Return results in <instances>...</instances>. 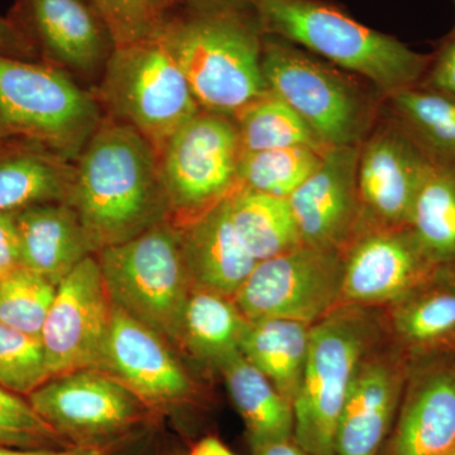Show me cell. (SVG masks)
<instances>
[{"mask_svg":"<svg viewBox=\"0 0 455 455\" xmlns=\"http://www.w3.org/2000/svg\"><path fill=\"white\" fill-rule=\"evenodd\" d=\"M158 38L205 112L235 116L269 92L266 33L245 0H171Z\"/></svg>","mask_w":455,"mask_h":455,"instance_id":"1","label":"cell"},{"mask_svg":"<svg viewBox=\"0 0 455 455\" xmlns=\"http://www.w3.org/2000/svg\"><path fill=\"white\" fill-rule=\"evenodd\" d=\"M68 204L97 252L170 220L157 149L130 125L104 116L75 161Z\"/></svg>","mask_w":455,"mask_h":455,"instance_id":"2","label":"cell"},{"mask_svg":"<svg viewBox=\"0 0 455 455\" xmlns=\"http://www.w3.org/2000/svg\"><path fill=\"white\" fill-rule=\"evenodd\" d=\"M266 35L283 38L372 84L383 97L419 85L431 55L362 25L328 0H245Z\"/></svg>","mask_w":455,"mask_h":455,"instance_id":"3","label":"cell"},{"mask_svg":"<svg viewBox=\"0 0 455 455\" xmlns=\"http://www.w3.org/2000/svg\"><path fill=\"white\" fill-rule=\"evenodd\" d=\"M103 118L92 90L70 74L0 53V140L40 143L75 163Z\"/></svg>","mask_w":455,"mask_h":455,"instance_id":"4","label":"cell"},{"mask_svg":"<svg viewBox=\"0 0 455 455\" xmlns=\"http://www.w3.org/2000/svg\"><path fill=\"white\" fill-rule=\"evenodd\" d=\"M110 299L167 343L181 341L191 280L181 229L164 220L123 243L97 252Z\"/></svg>","mask_w":455,"mask_h":455,"instance_id":"5","label":"cell"},{"mask_svg":"<svg viewBox=\"0 0 455 455\" xmlns=\"http://www.w3.org/2000/svg\"><path fill=\"white\" fill-rule=\"evenodd\" d=\"M92 90L104 116L130 125L158 152L202 110L157 36L116 46Z\"/></svg>","mask_w":455,"mask_h":455,"instance_id":"6","label":"cell"},{"mask_svg":"<svg viewBox=\"0 0 455 455\" xmlns=\"http://www.w3.org/2000/svg\"><path fill=\"white\" fill-rule=\"evenodd\" d=\"M262 71L268 90L307 123L326 147L359 146L376 108L357 83L291 42L266 35Z\"/></svg>","mask_w":455,"mask_h":455,"instance_id":"7","label":"cell"},{"mask_svg":"<svg viewBox=\"0 0 455 455\" xmlns=\"http://www.w3.org/2000/svg\"><path fill=\"white\" fill-rule=\"evenodd\" d=\"M373 338L372 323L355 309L331 311L311 326L307 366L292 403L293 438L307 455H337L341 410Z\"/></svg>","mask_w":455,"mask_h":455,"instance_id":"8","label":"cell"},{"mask_svg":"<svg viewBox=\"0 0 455 455\" xmlns=\"http://www.w3.org/2000/svg\"><path fill=\"white\" fill-rule=\"evenodd\" d=\"M243 152L233 116L200 110L179 128L158 152L170 220L184 226L238 190Z\"/></svg>","mask_w":455,"mask_h":455,"instance_id":"9","label":"cell"},{"mask_svg":"<svg viewBox=\"0 0 455 455\" xmlns=\"http://www.w3.org/2000/svg\"><path fill=\"white\" fill-rule=\"evenodd\" d=\"M73 447L101 448L142 427L148 407L112 374L89 368L52 377L27 396Z\"/></svg>","mask_w":455,"mask_h":455,"instance_id":"10","label":"cell"},{"mask_svg":"<svg viewBox=\"0 0 455 455\" xmlns=\"http://www.w3.org/2000/svg\"><path fill=\"white\" fill-rule=\"evenodd\" d=\"M343 277L340 251L301 244L259 260L235 304L248 322L280 317L311 324L333 311L343 295Z\"/></svg>","mask_w":455,"mask_h":455,"instance_id":"11","label":"cell"},{"mask_svg":"<svg viewBox=\"0 0 455 455\" xmlns=\"http://www.w3.org/2000/svg\"><path fill=\"white\" fill-rule=\"evenodd\" d=\"M7 17L41 61L90 89L116 47L109 26L90 0H14Z\"/></svg>","mask_w":455,"mask_h":455,"instance_id":"12","label":"cell"},{"mask_svg":"<svg viewBox=\"0 0 455 455\" xmlns=\"http://www.w3.org/2000/svg\"><path fill=\"white\" fill-rule=\"evenodd\" d=\"M113 301L95 254L57 284L41 344L50 379L100 366Z\"/></svg>","mask_w":455,"mask_h":455,"instance_id":"13","label":"cell"},{"mask_svg":"<svg viewBox=\"0 0 455 455\" xmlns=\"http://www.w3.org/2000/svg\"><path fill=\"white\" fill-rule=\"evenodd\" d=\"M433 164L391 114L374 123L359 146L361 220L366 218L371 229L407 227L416 194Z\"/></svg>","mask_w":455,"mask_h":455,"instance_id":"14","label":"cell"},{"mask_svg":"<svg viewBox=\"0 0 455 455\" xmlns=\"http://www.w3.org/2000/svg\"><path fill=\"white\" fill-rule=\"evenodd\" d=\"M99 370L112 374L147 407H170L191 392V382L167 341L113 304Z\"/></svg>","mask_w":455,"mask_h":455,"instance_id":"15","label":"cell"},{"mask_svg":"<svg viewBox=\"0 0 455 455\" xmlns=\"http://www.w3.org/2000/svg\"><path fill=\"white\" fill-rule=\"evenodd\" d=\"M359 146L326 148L315 172L287 199L302 244L340 251L355 235L361 223Z\"/></svg>","mask_w":455,"mask_h":455,"instance_id":"16","label":"cell"},{"mask_svg":"<svg viewBox=\"0 0 455 455\" xmlns=\"http://www.w3.org/2000/svg\"><path fill=\"white\" fill-rule=\"evenodd\" d=\"M433 266L409 228L368 230L344 259L341 298L357 304L401 300Z\"/></svg>","mask_w":455,"mask_h":455,"instance_id":"17","label":"cell"},{"mask_svg":"<svg viewBox=\"0 0 455 455\" xmlns=\"http://www.w3.org/2000/svg\"><path fill=\"white\" fill-rule=\"evenodd\" d=\"M180 229L194 286L235 298L259 262L236 235L230 218L229 196Z\"/></svg>","mask_w":455,"mask_h":455,"instance_id":"18","label":"cell"},{"mask_svg":"<svg viewBox=\"0 0 455 455\" xmlns=\"http://www.w3.org/2000/svg\"><path fill=\"white\" fill-rule=\"evenodd\" d=\"M401 373L385 358L359 364L338 424L337 455H377L401 395Z\"/></svg>","mask_w":455,"mask_h":455,"instance_id":"19","label":"cell"},{"mask_svg":"<svg viewBox=\"0 0 455 455\" xmlns=\"http://www.w3.org/2000/svg\"><path fill=\"white\" fill-rule=\"evenodd\" d=\"M20 267L59 284L83 259L97 253L68 203L29 206L16 212Z\"/></svg>","mask_w":455,"mask_h":455,"instance_id":"20","label":"cell"},{"mask_svg":"<svg viewBox=\"0 0 455 455\" xmlns=\"http://www.w3.org/2000/svg\"><path fill=\"white\" fill-rule=\"evenodd\" d=\"M75 163L31 140H0V212L68 203Z\"/></svg>","mask_w":455,"mask_h":455,"instance_id":"21","label":"cell"},{"mask_svg":"<svg viewBox=\"0 0 455 455\" xmlns=\"http://www.w3.org/2000/svg\"><path fill=\"white\" fill-rule=\"evenodd\" d=\"M454 448L455 374L431 371L409 392L388 455H442Z\"/></svg>","mask_w":455,"mask_h":455,"instance_id":"22","label":"cell"},{"mask_svg":"<svg viewBox=\"0 0 455 455\" xmlns=\"http://www.w3.org/2000/svg\"><path fill=\"white\" fill-rule=\"evenodd\" d=\"M227 388L243 419L252 449L293 436L292 403L267 377L236 352L220 362Z\"/></svg>","mask_w":455,"mask_h":455,"instance_id":"23","label":"cell"},{"mask_svg":"<svg viewBox=\"0 0 455 455\" xmlns=\"http://www.w3.org/2000/svg\"><path fill=\"white\" fill-rule=\"evenodd\" d=\"M310 331L307 323L271 317L248 322L241 341L242 355L291 403L301 387Z\"/></svg>","mask_w":455,"mask_h":455,"instance_id":"24","label":"cell"},{"mask_svg":"<svg viewBox=\"0 0 455 455\" xmlns=\"http://www.w3.org/2000/svg\"><path fill=\"white\" fill-rule=\"evenodd\" d=\"M229 209L236 235L257 262L302 244L287 199L239 188L229 196Z\"/></svg>","mask_w":455,"mask_h":455,"instance_id":"25","label":"cell"},{"mask_svg":"<svg viewBox=\"0 0 455 455\" xmlns=\"http://www.w3.org/2000/svg\"><path fill=\"white\" fill-rule=\"evenodd\" d=\"M390 114L434 164H455V98L411 86L388 95Z\"/></svg>","mask_w":455,"mask_h":455,"instance_id":"26","label":"cell"},{"mask_svg":"<svg viewBox=\"0 0 455 455\" xmlns=\"http://www.w3.org/2000/svg\"><path fill=\"white\" fill-rule=\"evenodd\" d=\"M248 320L228 296L194 286L182 320L181 341L200 358L220 364L241 352Z\"/></svg>","mask_w":455,"mask_h":455,"instance_id":"27","label":"cell"},{"mask_svg":"<svg viewBox=\"0 0 455 455\" xmlns=\"http://www.w3.org/2000/svg\"><path fill=\"white\" fill-rule=\"evenodd\" d=\"M407 228L434 266L455 263V164L431 166Z\"/></svg>","mask_w":455,"mask_h":455,"instance_id":"28","label":"cell"},{"mask_svg":"<svg viewBox=\"0 0 455 455\" xmlns=\"http://www.w3.org/2000/svg\"><path fill=\"white\" fill-rule=\"evenodd\" d=\"M244 152L309 147L325 151L328 147L307 123L283 99L268 92L235 116Z\"/></svg>","mask_w":455,"mask_h":455,"instance_id":"29","label":"cell"},{"mask_svg":"<svg viewBox=\"0 0 455 455\" xmlns=\"http://www.w3.org/2000/svg\"><path fill=\"white\" fill-rule=\"evenodd\" d=\"M325 151L309 147H291L243 152L239 166V187L289 199L315 172Z\"/></svg>","mask_w":455,"mask_h":455,"instance_id":"30","label":"cell"},{"mask_svg":"<svg viewBox=\"0 0 455 455\" xmlns=\"http://www.w3.org/2000/svg\"><path fill=\"white\" fill-rule=\"evenodd\" d=\"M434 284L398 300L394 325L414 346H430L455 337V283Z\"/></svg>","mask_w":455,"mask_h":455,"instance_id":"31","label":"cell"},{"mask_svg":"<svg viewBox=\"0 0 455 455\" xmlns=\"http://www.w3.org/2000/svg\"><path fill=\"white\" fill-rule=\"evenodd\" d=\"M57 284L25 267L0 278V323L40 339Z\"/></svg>","mask_w":455,"mask_h":455,"instance_id":"32","label":"cell"},{"mask_svg":"<svg viewBox=\"0 0 455 455\" xmlns=\"http://www.w3.org/2000/svg\"><path fill=\"white\" fill-rule=\"evenodd\" d=\"M47 379L41 340L0 323V386L28 396Z\"/></svg>","mask_w":455,"mask_h":455,"instance_id":"33","label":"cell"},{"mask_svg":"<svg viewBox=\"0 0 455 455\" xmlns=\"http://www.w3.org/2000/svg\"><path fill=\"white\" fill-rule=\"evenodd\" d=\"M0 438L9 447L70 448L33 410L28 400L0 386Z\"/></svg>","mask_w":455,"mask_h":455,"instance_id":"34","label":"cell"},{"mask_svg":"<svg viewBox=\"0 0 455 455\" xmlns=\"http://www.w3.org/2000/svg\"><path fill=\"white\" fill-rule=\"evenodd\" d=\"M104 17L116 46L157 35L171 0H90Z\"/></svg>","mask_w":455,"mask_h":455,"instance_id":"35","label":"cell"},{"mask_svg":"<svg viewBox=\"0 0 455 455\" xmlns=\"http://www.w3.org/2000/svg\"><path fill=\"white\" fill-rule=\"evenodd\" d=\"M419 85L455 98V35H449L431 55L429 68Z\"/></svg>","mask_w":455,"mask_h":455,"instance_id":"36","label":"cell"},{"mask_svg":"<svg viewBox=\"0 0 455 455\" xmlns=\"http://www.w3.org/2000/svg\"><path fill=\"white\" fill-rule=\"evenodd\" d=\"M20 267L16 212H0V278Z\"/></svg>","mask_w":455,"mask_h":455,"instance_id":"37","label":"cell"},{"mask_svg":"<svg viewBox=\"0 0 455 455\" xmlns=\"http://www.w3.org/2000/svg\"><path fill=\"white\" fill-rule=\"evenodd\" d=\"M0 53L23 60H40L31 44L26 40L8 17L0 16Z\"/></svg>","mask_w":455,"mask_h":455,"instance_id":"38","label":"cell"},{"mask_svg":"<svg viewBox=\"0 0 455 455\" xmlns=\"http://www.w3.org/2000/svg\"><path fill=\"white\" fill-rule=\"evenodd\" d=\"M88 455H154L151 436L140 427L130 435L116 440L106 447L95 449Z\"/></svg>","mask_w":455,"mask_h":455,"instance_id":"39","label":"cell"},{"mask_svg":"<svg viewBox=\"0 0 455 455\" xmlns=\"http://www.w3.org/2000/svg\"><path fill=\"white\" fill-rule=\"evenodd\" d=\"M98 448H16L0 445V455H88Z\"/></svg>","mask_w":455,"mask_h":455,"instance_id":"40","label":"cell"},{"mask_svg":"<svg viewBox=\"0 0 455 455\" xmlns=\"http://www.w3.org/2000/svg\"><path fill=\"white\" fill-rule=\"evenodd\" d=\"M254 455H307L298 443L289 440H278V442L268 443L262 447L254 449Z\"/></svg>","mask_w":455,"mask_h":455,"instance_id":"41","label":"cell"},{"mask_svg":"<svg viewBox=\"0 0 455 455\" xmlns=\"http://www.w3.org/2000/svg\"><path fill=\"white\" fill-rule=\"evenodd\" d=\"M188 455H235L217 438H204L191 448Z\"/></svg>","mask_w":455,"mask_h":455,"instance_id":"42","label":"cell"},{"mask_svg":"<svg viewBox=\"0 0 455 455\" xmlns=\"http://www.w3.org/2000/svg\"><path fill=\"white\" fill-rule=\"evenodd\" d=\"M442 455H455V448L451 449V451H447V453Z\"/></svg>","mask_w":455,"mask_h":455,"instance_id":"43","label":"cell"},{"mask_svg":"<svg viewBox=\"0 0 455 455\" xmlns=\"http://www.w3.org/2000/svg\"><path fill=\"white\" fill-rule=\"evenodd\" d=\"M0 445H7V443L4 442L2 438H0ZM9 447V445H7Z\"/></svg>","mask_w":455,"mask_h":455,"instance_id":"44","label":"cell"},{"mask_svg":"<svg viewBox=\"0 0 455 455\" xmlns=\"http://www.w3.org/2000/svg\"><path fill=\"white\" fill-rule=\"evenodd\" d=\"M454 5H455V0H454ZM449 35H451V36L455 35V23H454L453 29H451V32L449 33Z\"/></svg>","mask_w":455,"mask_h":455,"instance_id":"45","label":"cell"}]
</instances>
